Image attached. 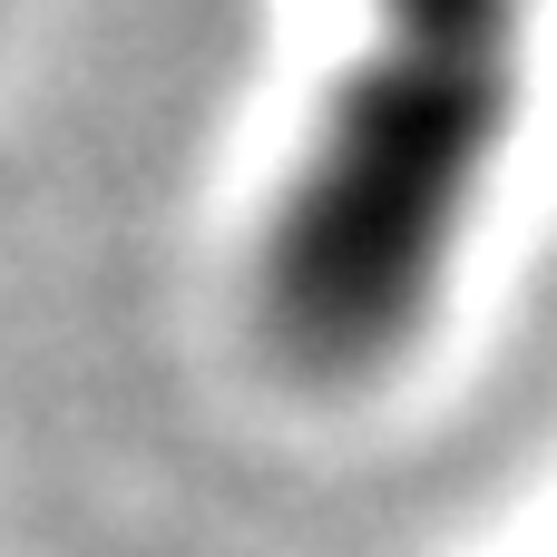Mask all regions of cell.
<instances>
[{"label": "cell", "mask_w": 557, "mask_h": 557, "mask_svg": "<svg viewBox=\"0 0 557 557\" xmlns=\"http://www.w3.org/2000/svg\"><path fill=\"white\" fill-rule=\"evenodd\" d=\"M529 59L539 0H362V49L255 225V323L294 372L372 382L441 323L529 117Z\"/></svg>", "instance_id": "obj_1"}]
</instances>
